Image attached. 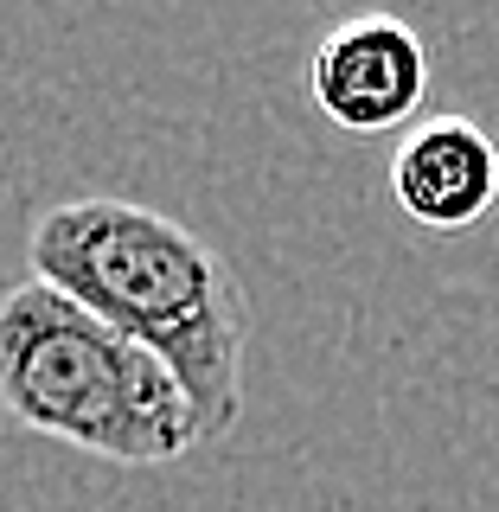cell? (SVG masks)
I'll list each match as a JSON object with an SVG mask.
<instances>
[{
	"mask_svg": "<svg viewBox=\"0 0 499 512\" xmlns=\"http://www.w3.org/2000/svg\"><path fill=\"white\" fill-rule=\"evenodd\" d=\"M26 256L39 282L84 301L186 384L205 442L237 429L250 295L199 231L135 199H71L32 218Z\"/></svg>",
	"mask_w": 499,
	"mask_h": 512,
	"instance_id": "1",
	"label": "cell"
},
{
	"mask_svg": "<svg viewBox=\"0 0 499 512\" xmlns=\"http://www.w3.org/2000/svg\"><path fill=\"white\" fill-rule=\"evenodd\" d=\"M0 410L116 468H167L205 442L186 384L39 276L0 295Z\"/></svg>",
	"mask_w": 499,
	"mask_h": 512,
	"instance_id": "2",
	"label": "cell"
},
{
	"mask_svg": "<svg viewBox=\"0 0 499 512\" xmlns=\"http://www.w3.org/2000/svg\"><path fill=\"white\" fill-rule=\"evenodd\" d=\"M314 109L346 135H391L429 96V52L423 32L397 13H359L340 20L308 58Z\"/></svg>",
	"mask_w": 499,
	"mask_h": 512,
	"instance_id": "3",
	"label": "cell"
},
{
	"mask_svg": "<svg viewBox=\"0 0 499 512\" xmlns=\"http://www.w3.org/2000/svg\"><path fill=\"white\" fill-rule=\"evenodd\" d=\"M391 199L423 231H468L499 205V141L468 116L416 122L391 154Z\"/></svg>",
	"mask_w": 499,
	"mask_h": 512,
	"instance_id": "4",
	"label": "cell"
}]
</instances>
